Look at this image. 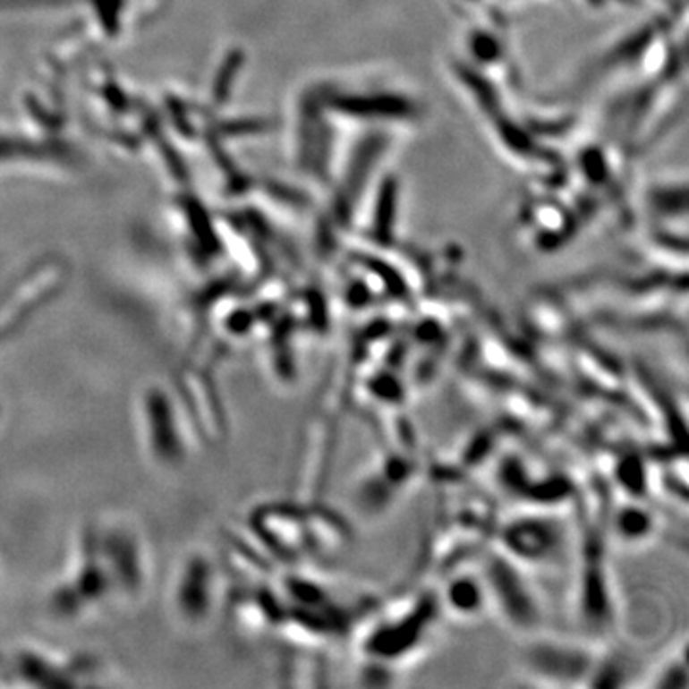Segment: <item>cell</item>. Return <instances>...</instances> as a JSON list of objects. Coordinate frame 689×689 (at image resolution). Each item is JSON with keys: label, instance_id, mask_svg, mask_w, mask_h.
Wrapping results in <instances>:
<instances>
[{"label": "cell", "instance_id": "obj_1", "mask_svg": "<svg viewBox=\"0 0 689 689\" xmlns=\"http://www.w3.org/2000/svg\"><path fill=\"white\" fill-rule=\"evenodd\" d=\"M236 67H238V60L236 58H228L226 60V64H225V67H223V73H220V75H223V77H220L218 81H217V96H218V98L220 100H223L225 98V90H226V82L228 81H232V77H234V72H236Z\"/></svg>", "mask_w": 689, "mask_h": 689}]
</instances>
